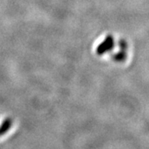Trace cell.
<instances>
[{
	"label": "cell",
	"instance_id": "1",
	"mask_svg": "<svg viewBox=\"0 0 149 149\" xmlns=\"http://www.w3.org/2000/svg\"><path fill=\"white\" fill-rule=\"evenodd\" d=\"M114 45V41H113V37L112 36H108V37L102 42L100 45L98 46L97 47V54L98 55H103L107 52L110 51L112 48L113 47Z\"/></svg>",
	"mask_w": 149,
	"mask_h": 149
},
{
	"label": "cell",
	"instance_id": "2",
	"mask_svg": "<svg viewBox=\"0 0 149 149\" xmlns=\"http://www.w3.org/2000/svg\"><path fill=\"white\" fill-rule=\"evenodd\" d=\"M11 124H12V121H11L10 118H7L3 121V123H2V125L0 127V136L8 131V129L11 127Z\"/></svg>",
	"mask_w": 149,
	"mask_h": 149
},
{
	"label": "cell",
	"instance_id": "3",
	"mask_svg": "<svg viewBox=\"0 0 149 149\" xmlns=\"http://www.w3.org/2000/svg\"><path fill=\"white\" fill-rule=\"evenodd\" d=\"M125 56H126V55L124 53V51H122L121 52L114 55V56H113V58H114V60L118 61H120L124 60V59H125Z\"/></svg>",
	"mask_w": 149,
	"mask_h": 149
},
{
	"label": "cell",
	"instance_id": "4",
	"mask_svg": "<svg viewBox=\"0 0 149 149\" xmlns=\"http://www.w3.org/2000/svg\"><path fill=\"white\" fill-rule=\"evenodd\" d=\"M120 47H121V49H122L123 51H124V50L127 48V44H126V42H123V41H121V42H120Z\"/></svg>",
	"mask_w": 149,
	"mask_h": 149
}]
</instances>
